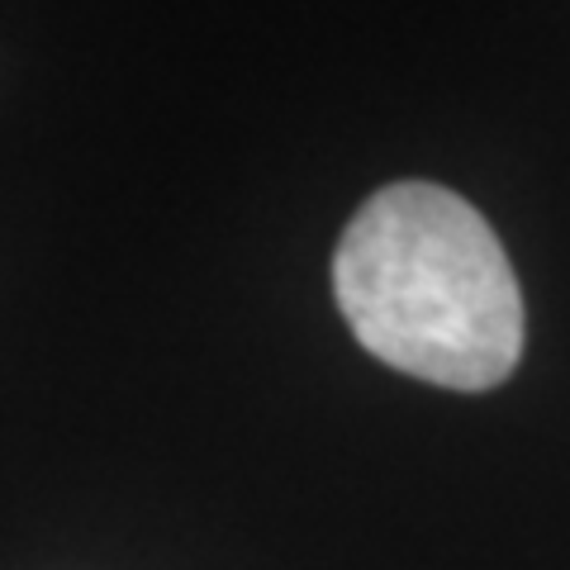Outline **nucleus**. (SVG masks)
<instances>
[{"mask_svg":"<svg viewBox=\"0 0 570 570\" xmlns=\"http://www.w3.org/2000/svg\"><path fill=\"white\" fill-rule=\"evenodd\" d=\"M333 299L376 362L442 390H494L523 356V291L494 228L433 181H395L352 214Z\"/></svg>","mask_w":570,"mask_h":570,"instance_id":"obj_1","label":"nucleus"}]
</instances>
